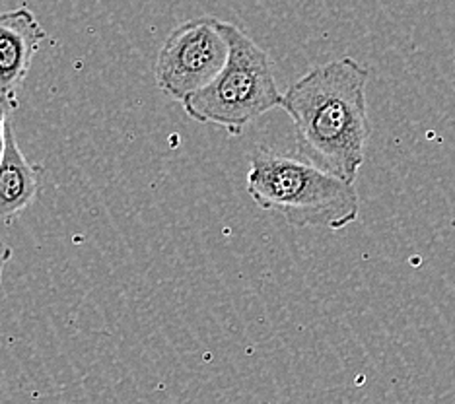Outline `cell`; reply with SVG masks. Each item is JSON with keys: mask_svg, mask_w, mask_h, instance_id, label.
<instances>
[{"mask_svg": "<svg viewBox=\"0 0 455 404\" xmlns=\"http://www.w3.org/2000/svg\"><path fill=\"white\" fill-rule=\"evenodd\" d=\"M370 70L343 57L312 68L283 93L302 158L340 179L356 181L366 160Z\"/></svg>", "mask_w": 455, "mask_h": 404, "instance_id": "cell-1", "label": "cell"}, {"mask_svg": "<svg viewBox=\"0 0 455 404\" xmlns=\"http://www.w3.org/2000/svg\"><path fill=\"white\" fill-rule=\"evenodd\" d=\"M247 194L261 210L283 216L298 227L343 230L360 214L353 181L317 168L306 158L259 148L250 155Z\"/></svg>", "mask_w": 455, "mask_h": 404, "instance_id": "cell-2", "label": "cell"}, {"mask_svg": "<svg viewBox=\"0 0 455 404\" xmlns=\"http://www.w3.org/2000/svg\"><path fill=\"white\" fill-rule=\"evenodd\" d=\"M228 59L209 84L181 101L188 115L201 124H216L240 137L247 124L281 107L283 91L276 84L267 51L230 22H222Z\"/></svg>", "mask_w": 455, "mask_h": 404, "instance_id": "cell-3", "label": "cell"}, {"mask_svg": "<svg viewBox=\"0 0 455 404\" xmlns=\"http://www.w3.org/2000/svg\"><path fill=\"white\" fill-rule=\"evenodd\" d=\"M228 49L222 20L201 16L178 26L158 53V88L172 99L183 101L219 75Z\"/></svg>", "mask_w": 455, "mask_h": 404, "instance_id": "cell-4", "label": "cell"}, {"mask_svg": "<svg viewBox=\"0 0 455 404\" xmlns=\"http://www.w3.org/2000/svg\"><path fill=\"white\" fill-rule=\"evenodd\" d=\"M47 31L28 6L0 10V93L16 96Z\"/></svg>", "mask_w": 455, "mask_h": 404, "instance_id": "cell-5", "label": "cell"}, {"mask_svg": "<svg viewBox=\"0 0 455 404\" xmlns=\"http://www.w3.org/2000/svg\"><path fill=\"white\" fill-rule=\"evenodd\" d=\"M45 168L29 162L20 150L12 124H6L4 150L0 160V222H8L22 214L37 199Z\"/></svg>", "mask_w": 455, "mask_h": 404, "instance_id": "cell-6", "label": "cell"}, {"mask_svg": "<svg viewBox=\"0 0 455 404\" xmlns=\"http://www.w3.org/2000/svg\"><path fill=\"white\" fill-rule=\"evenodd\" d=\"M18 107L16 96H8V93H0V160H3L4 150V131L10 121V113Z\"/></svg>", "mask_w": 455, "mask_h": 404, "instance_id": "cell-7", "label": "cell"}, {"mask_svg": "<svg viewBox=\"0 0 455 404\" xmlns=\"http://www.w3.org/2000/svg\"><path fill=\"white\" fill-rule=\"evenodd\" d=\"M10 258H12V249L4 243H0V284H3V274Z\"/></svg>", "mask_w": 455, "mask_h": 404, "instance_id": "cell-8", "label": "cell"}]
</instances>
